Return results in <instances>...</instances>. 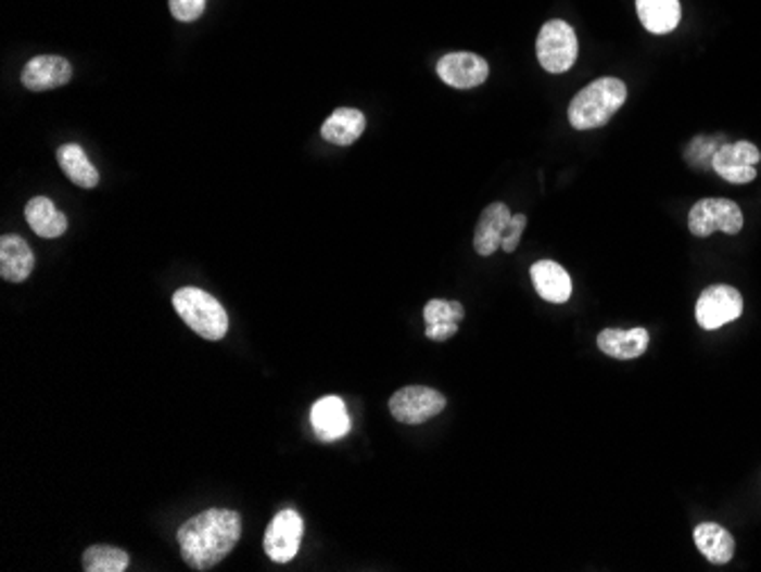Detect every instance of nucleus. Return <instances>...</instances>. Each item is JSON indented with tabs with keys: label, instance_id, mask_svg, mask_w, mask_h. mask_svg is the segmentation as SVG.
<instances>
[{
	"label": "nucleus",
	"instance_id": "6",
	"mask_svg": "<svg viewBox=\"0 0 761 572\" xmlns=\"http://www.w3.org/2000/svg\"><path fill=\"white\" fill-rule=\"evenodd\" d=\"M447 399L443 393L427 385H406L390 397V414L404 424H422L443 414Z\"/></svg>",
	"mask_w": 761,
	"mask_h": 572
},
{
	"label": "nucleus",
	"instance_id": "19",
	"mask_svg": "<svg viewBox=\"0 0 761 572\" xmlns=\"http://www.w3.org/2000/svg\"><path fill=\"white\" fill-rule=\"evenodd\" d=\"M636 14L643 28L652 35H668L680 26V0H636Z\"/></svg>",
	"mask_w": 761,
	"mask_h": 572
},
{
	"label": "nucleus",
	"instance_id": "14",
	"mask_svg": "<svg viewBox=\"0 0 761 572\" xmlns=\"http://www.w3.org/2000/svg\"><path fill=\"white\" fill-rule=\"evenodd\" d=\"M650 347L648 329H605L597 333V349L616 360H634Z\"/></svg>",
	"mask_w": 761,
	"mask_h": 572
},
{
	"label": "nucleus",
	"instance_id": "1",
	"mask_svg": "<svg viewBox=\"0 0 761 572\" xmlns=\"http://www.w3.org/2000/svg\"><path fill=\"white\" fill-rule=\"evenodd\" d=\"M242 536V516L230 509H207L180 524L178 547L192 570H211L221 563Z\"/></svg>",
	"mask_w": 761,
	"mask_h": 572
},
{
	"label": "nucleus",
	"instance_id": "10",
	"mask_svg": "<svg viewBox=\"0 0 761 572\" xmlns=\"http://www.w3.org/2000/svg\"><path fill=\"white\" fill-rule=\"evenodd\" d=\"M437 78L454 89H472L489 80L491 66L477 53H447L435 64Z\"/></svg>",
	"mask_w": 761,
	"mask_h": 572
},
{
	"label": "nucleus",
	"instance_id": "25",
	"mask_svg": "<svg viewBox=\"0 0 761 572\" xmlns=\"http://www.w3.org/2000/svg\"><path fill=\"white\" fill-rule=\"evenodd\" d=\"M524 228H527V217L524 215H513L509 228H506V233H504V240H502V249L506 251V254H513V251L518 249Z\"/></svg>",
	"mask_w": 761,
	"mask_h": 572
},
{
	"label": "nucleus",
	"instance_id": "24",
	"mask_svg": "<svg viewBox=\"0 0 761 572\" xmlns=\"http://www.w3.org/2000/svg\"><path fill=\"white\" fill-rule=\"evenodd\" d=\"M169 10L174 18L182 23H192L203 14L205 0H169Z\"/></svg>",
	"mask_w": 761,
	"mask_h": 572
},
{
	"label": "nucleus",
	"instance_id": "17",
	"mask_svg": "<svg viewBox=\"0 0 761 572\" xmlns=\"http://www.w3.org/2000/svg\"><path fill=\"white\" fill-rule=\"evenodd\" d=\"M466 317L464 306L458 302L447 300H431L424 306V322L427 338L435 342H445L458 333V322Z\"/></svg>",
	"mask_w": 761,
	"mask_h": 572
},
{
	"label": "nucleus",
	"instance_id": "23",
	"mask_svg": "<svg viewBox=\"0 0 761 572\" xmlns=\"http://www.w3.org/2000/svg\"><path fill=\"white\" fill-rule=\"evenodd\" d=\"M130 559L126 550L114 545H91L83 555L85 572H124Z\"/></svg>",
	"mask_w": 761,
	"mask_h": 572
},
{
	"label": "nucleus",
	"instance_id": "13",
	"mask_svg": "<svg viewBox=\"0 0 761 572\" xmlns=\"http://www.w3.org/2000/svg\"><path fill=\"white\" fill-rule=\"evenodd\" d=\"M511 217L513 213L509 211V205L502 201H495L489 205V208H483L474 231V251L479 256L489 258L502 246V240L506 228L511 224Z\"/></svg>",
	"mask_w": 761,
	"mask_h": 572
},
{
	"label": "nucleus",
	"instance_id": "16",
	"mask_svg": "<svg viewBox=\"0 0 761 572\" xmlns=\"http://www.w3.org/2000/svg\"><path fill=\"white\" fill-rule=\"evenodd\" d=\"M35 269V254L18 236L0 238V277L10 283H23Z\"/></svg>",
	"mask_w": 761,
	"mask_h": 572
},
{
	"label": "nucleus",
	"instance_id": "15",
	"mask_svg": "<svg viewBox=\"0 0 761 572\" xmlns=\"http://www.w3.org/2000/svg\"><path fill=\"white\" fill-rule=\"evenodd\" d=\"M529 277L541 300L549 304H566L572 296L570 274L555 260H538L529 269Z\"/></svg>",
	"mask_w": 761,
	"mask_h": 572
},
{
	"label": "nucleus",
	"instance_id": "3",
	"mask_svg": "<svg viewBox=\"0 0 761 572\" xmlns=\"http://www.w3.org/2000/svg\"><path fill=\"white\" fill-rule=\"evenodd\" d=\"M172 302L178 317L196 335L217 342L228 333V313L213 294L199 288H180Z\"/></svg>",
	"mask_w": 761,
	"mask_h": 572
},
{
	"label": "nucleus",
	"instance_id": "9",
	"mask_svg": "<svg viewBox=\"0 0 761 572\" xmlns=\"http://www.w3.org/2000/svg\"><path fill=\"white\" fill-rule=\"evenodd\" d=\"M304 538V520L296 511L276 513L265 532V552L274 563H288L296 557Z\"/></svg>",
	"mask_w": 761,
	"mask_h": 572
},
{
	"label": "nucleus",
	"instance_id": "12",
	"mask_svg": "<svg viewBox=\"0 0 761 572\" xmlns=\"http://www.w3.org/2000/svg\"><path fill=\"white\" fill-rule=\"evenodd\" d=\"M310 424H313L315 436L325 443H333V441L344 438L352 429L347 406H344V402L335 395L321 397L313 404Z\"/></svg>",
	"mask_w": 761,
	"mask_h": 572
},
{
	"label": "nucleus",
	"instance_id": "18",
	"mask_svg": "<svg viewBox=\"0 0 761 572\" xmlns=\"http://www.w3.org/2000/svg\"><path fill=\"white\" fill-rule=\"evenodd\" d=\"M694 541L698 545L700 555L713 565L730 563L734 557V550H736L734 536L716 522L698 524L696 532H694Z\"/></svg>",
	"mask_w": 761,
	"mask_h": 572
},
{
	"label": "nucleus",
	"instance_id": "21",
	"mask_svg": "<svg viewBox=\"0 0 761 572\" xmlns=\"http://www.w3.org/2000/svg\"><path fill=\"white\" fill-rule=\"evenodd\" d=\"M26 221L33 231L43 240L60 238L66 233V228H68L66 215L60 213L55 208V203L46 196H35L26 203Z\"/></svg>",
	"mask_w": 761,
	"mask_h": 572
},
{
	"label": "nucleus",
	"instance_id": "20",
	"mask_svg": "<svg viewBox=\"0 0 761 572\" xmlns=\"http://www.w3.org/2000/svg\"><path fill=\"white\" fill-rule=\"evenodd\" d=\"M365 132V114L356 107H338L321 124V137L335 147H352Z\"/></svg>",
	"mask_w": 761,
	"mask_h": 572
},
{
	"label": "nucleus",
	"instance_id": "4",
	"mask_svg": "<svg viewBox=\"0 0 761 572\" xmlns=\"http://www.w3.org/2000/svg\"><path fill=\"white\" fill-rule=\"evenodd\" d=\"M538 64L549 74H566L580 58V39L574 28L561 18H551L538 33L536 39Z\"/></svg>",
	"mask_w": 761,
	"mask_h": 572
},
{
	"label": "nucleus",
	"instance_id": "8",
	"mask_svg": "<svg viewBox=\"0 0 761 572\" xmlns=\"http://www.w3.org/2000/svg\"><path fill=\"white\" fill-rule=\"evenodd\" d=\"M761 151L752 142H725L711 160V169L732 186H746L757 178Z\"/></svg>",
	"mask_w": 761,
	"mask_h": 572
},
{
	"label": "nucleus",
	"instance_id": "2",
	"mask_svg": "<svg viewBox=\"0 0 761 572\" xmlns=\"http://www.w3.org/2000/svg\"><path fill=\"white\" fill-rule=\"evenodd\" d=\"M627 101V85L620 78H597L576 91L568 107V122L574 130H595L607 126Z\"/></svg>",
	"mask_w": 761,
	"mask_h": 572
},
{
	"label": "nucleus",
	"instance_id": "11",
	"mask_svg": "<svg viewBox=\"0 0 761 572\" xmlns=\"http://www.w3.org/2000/svg\"><path fill=\"white\" fill-rule=\"evenodd\" d=\"M74 68L62 55H37L21 72V82L30 91H49L72 82Z\"/></svg>",
	"mask_w": 761,
	"mask_h": 572
},
{
	"label": "nucleus",
	"instance_id": "22",
	"mask_svg": "<svg viewBox=\"0 0 761 572\" xmlns=\"http://www.w3.org/2000/svg\"><path fill=\"white\" fill-rule=\"evenodd\" d=\"M58 163L64 176L83 190H94L99 186V171L91 165V160L78 144H64L58 149Z\"/></svg>",
	"mask_w": 761,
	"mask_h": 572
},
{
	"label": "nucleus",
	"instance_id": "5",
	"mask_svg": "<svg viewBox=\"0 0 761 572\" xmlns=\"http://www.w3.org/2000/svg\"><path fill=\"white\" fill-rule=\"evenodd\" d=\"M744 213L730 199H700L688 213V231L696 238H709L716 231L727 236L741 233Z\"/></svg>",
	"mask_w": 761,
	"mask_h": 572
},
{
	"label": "nucleus",
	"instance_id": "7",
	"mask_svg": "<svg viewBox=\"0 0 761 572\" xmlns=\"http://www.w3.org/2000/svg\"><path fill=\"white\" fill-rule=\"evenodd\" d=\"M744 313V294L732 285H709L696 304V319L705 331H716Z\"/></svg>",
	"mask_w": 761,
	"mask_h": 572
}]
</instances>
